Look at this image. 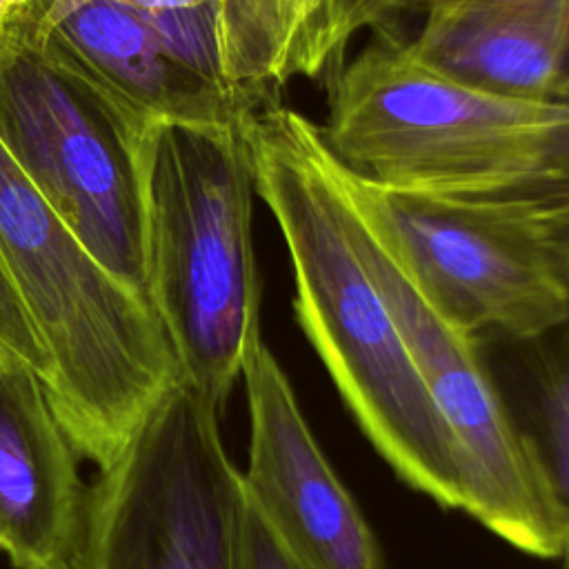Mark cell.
Here are the masks:
<instances>
[{"label":"cell","mask_w":569,"mask_h":569,"mask_svg":"<svg viewBox=\"0 0 569 569\" xmlns=\"http://www.w3.org/2000/svg\"><path fill=\"white\" fill-rule=\"evenodd\" d=\"M256 193L293 273V313L373 449L445 509L465 491L451 436L349 238L318 122L269 100L242 122Z\"/></svg>","instance_id":"cell-1"},{"label":"cell","mask_w":569,"mask_h":569,"mask_svg":"<svg viewBox=\"0 0 569 569\" xmlns=\"http://www.w3.org/2000/svg\"><path fill=\"white\" fill-rule=\"evenodd\" d=\"M329 156L373 184L440 200L569 191V100H520L445 78L376 31L327 84Z\"/></svg>","instance_id":"cell-2"},{"label":"cell","mask_w":569,"mask_h":569,"mask_svg":"<svg viewBox=\"0 0 569 569\" xmlns=\"http://www.w3.org/2000/svg\"><path fill=\"white\" fill-rule=\"evenodd\" d=\"M0 253L49 356L51 407L82 460L107 471L184 385L147 298L58 218L0 144Z\"/></svg>","instance_id":"cell-3"},{"label":"cell","mask_w":569,"mask_h":569,"mask_svg":"<svg viewBox=\"0 0 569 569\" xmlns=\"http://www.w3.org/2000/svg\"><path fill=\"white\" fill-rule=\"evenodd\" d=\"M240 122H153L142 149L149 302L184 385L220 416L262 336Z\"/></svg>","instance_id":"cell-4"},{"label":"cell","mask_w":569,"mask_h":569,"mask_svg":"<svg viewBox=\"0 0 569 569\" xmlns=\"http://www.w3.org/2000/svg\"><path fill=\"white\" fill-rule=\"evenodd\" d=\"M325 162L349 207L469 336L533 340L569 320V191L440 200L362 180L327 147Z\"/></svg>","instance_id":"cell-5"},{"label":"cell","mask_w":569,"mask_h":569,"mask_svg":"<svg viewBox=\"0 0 569 569\" xmlns=\"http://www.w3.org/2000/svg\"><path fill=\"white\" fill-rule=\"evenodd\" d=\"M147 127L13 24L0 31L2 149L78 240L149 300Z\"/></svg>","instance_id":"cell-6"},{"label":"cell","mask_w":569,"mask_h":569,"mask_svg":"<svg viewBox=\"0 0 569 569\" xmlns=\"http://www.w3.org/2000/svg\"><path fill=\"white\" fill-rule=\"evenodd\" d=\"M340 200L358 258L451 436L465 491L462 511L511 547L560 560L562 536L556 511L513 429L476 336L447 320L391 244L349 207L342 193Z\"/></svg>","instance_id":"cell-7"},{"label":"cell","mask_w":569,"mask_h":569,"mask_svg":"<svg viewBox=\"0 0 569 569\" xmlns=\"http://www.w3.org/2000/svg\"><path fill=\"white\" fill-rule=\"evenodd\" d=\"M240 509L220 413L182 385L98 471L82 569H240Z\"/></svg>","instance_id":"cell-8"},{"label":"cell","mask_w":569,"mask_h":569,"mask_svg":"<svg viewBox=\"0 0 569 569\" xmlns=\"http://www.w3.org/2000/svg\"><path fill=\"white\" fill-rule=\"evenodd\" d=\"M240 378L249 407V456L240 471L247 502L305 569H382L373 529L262 336L251 342Z\"/></svg>","instance_id":"cell-9"},{"label":"cell","mask_w":569,"mask_h":569,"mask_svg":"<svg viewBox=\"0 0 569 569\" xmlns=\"http://www.w3.org/2000/svg\"><path fill=\"white\" fill-rule=\"evenodd\" d=\"M9 24L144 124H236L260 107L182 64L122 0H29Z\"/></svg>","instance_id":"cell-10"},{"label":"cell","mask_w":569,"mask_h":569,"mask_svg":"<svg viewBox=\"0 0 569 569\" xmlns=\"http://www.w3.org/2000/svg\"><path fill=\"white\" fill-rule=\"evenodd\" d=\"M38 373L0 365V551L16 569H82L93 482Z\"/></svg>","instance_id":"cell-11"},{"label":"cell","mask_w":569,"mask_h":569,"mask_svg":"<svg viewBox=\"0 0 569 569\" xmlns=\"http://www.w3.org/2000/svg\"><path fill=\"white\" fill-rule=\"evenodd\" d=\"M405 47L473 89L569 100V0H433Z\"/></svg>","instance_id":"cell-12"},{"label":"cell","mask_w":569,"mask_h":569,"mask_svg":"<svg viewBox=\"0 0 569 569\" xmlns=\"http://www.w3.org/2000/svg\"><path fill=\"white\" fill-rule=\"evenodd\" d=\"M516 358L487 365L513 429L551 500L569 569V320L533 340H509Z\"/></svg>","instance_id":"cell-13"},{"label":"cell","mask_w":569,"mask_h":569,"mask_svg":"<svg viewBox=\"0 0 569 569\" xmlns=\"http://www.w3.org/2000/svg\"><path fill=\"white\" fill-rule=\"evenodd\" d=\"M151 27L171 53L209 82L238 93L224 73L220 0H122ZM249 100V98H244ZM253 102V100H249ZM262 104V102H253Z\"/></svg>","instance_id":"cell-14"},{"label":"cell","mask_w":569,"mask_h":569,"mask_svg":"<svg viewBox=\"0 0 569 569\" xmlns=\"http://www.w3.org/2000/svg\"><path fill=\"white\" fill-rule=\"evenodd\" d=\"M24 365L38 373L42 385L49 382V356L22 307L0 253V365Z\"/></svg>","instance_id":"cell-15"},{"label":"cell","mask_w":569,"mask_h":569,"mask_svg":"<svg viewBox=\"0 0 569 569\" xmlns=\"http://www.w3.org/2000/svg\"><path fill=\"white\" fill-rule=\"evenodd\" d=\"M238 562L240 569H305L260 520L244 491L238 522Z\"/></svg>","instance_id":"cell-16"},{"label":"cell","mask_w":569,"mask_h":569,"mask_svg":"<svg viewBox=\"0 0 569 569\" xmlns=\"http://www.w3.org/2000/svg\"><path fill=\"white\" fill-rule=\"evenodd\" d=\"M29 4V0H0V31L20 16V11Z\"/></svg>","instance_id":"cell-17"},{"label":"cell","mask_w":569,"mask_h":569,"mask_svg":"<svg viewBox=\"0 0 569 569\" xmlns=\"http://www.w3.org/2000/svg\"><path fill=\"white\" fill-rule=\"evenodd\" d=\"M431 0H402V16L409 11H422Z\"/></svg>","instance_id":"cell-18"},{"label":"cell","mask_w":569,"mask_h":569,"mask_svg":"<svg viewBox=\"0 0 569 569\" xmlns=\"http://www.w3.org/2000/svg\"><path fill=\"white\" fill-rule=\"evenodd\" d=\"M431 2H433V0H431Z\"/></svg>","instance_id":"cell-19"}]
</instances>
